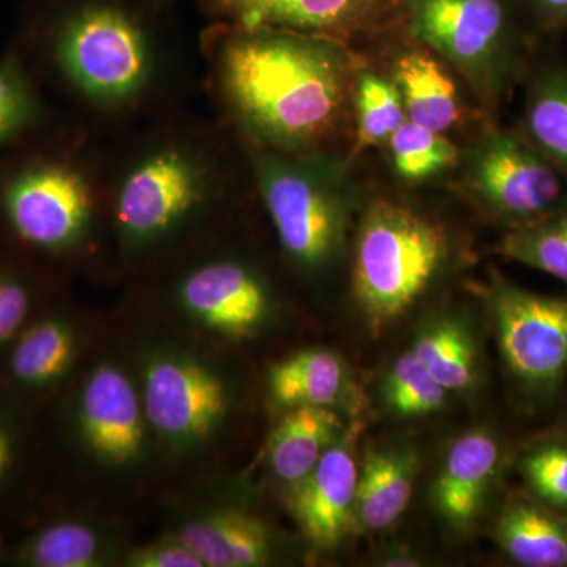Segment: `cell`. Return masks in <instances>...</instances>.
Returning <instances> with one entry per match:
<instances>
[{
  "instance_id": "1",
  "label": "cell",
  "mask_w": 567,
  "mask_h": 567,
  "mask_svg": "<svg viewBox=\"0 0 567 567\" xmlns=\"http://www.w3.org/2000/svg\"><path fill=\"white\" fill-rule=\"evenodd\" d=\"M249 175L244 145L218 118L175 106L106 147V227L126 267L203 238Z\"/></svg>"
},
{
  "instance_id": "20",
  "label": "cell",
  "mask_w": 567,
  "mask_h": 567,
  "mask_svg": "<svg viewBox=\"0 0 567 567\" xmlns=\"http://www.w3.org/2000/svg\"><path fill=\"white\" fill-rule=\"evenodd\" d=\"M520 132L567 175V66H547L529 82Z\"/></svg>"
},
{
  "instance_id": "33",
  "label": "cell",
  "mask_w": 567,
  "mask_h": 567,
  "mask_svg": "<svg viewBox=\"0 0 567 567\" xmlns=\"http://www.w3.org/2000/svg\"><path fill=\"white\" fill-rule=\"evenodd\" d=\"M31 308V292L22 279L0 274V344L20 330Z\"/></svg>"
},
{
  "instance_id": "2",
  "label": "cell",
  "mask_w": 567,
  "mask_h": 567,
  "mask_svg": "<svg viewBox=\"0 0 567 567\" xmlns=\"http://www.w3.org/2000/svg\"><path fill=\"white\" fill-rule=\"evenodd\" d=\"M155 0H32L24 37L52 84L100 136L178 106L181 50Z\"/></svg>"
},
{
  "instance_id": "32",
  "label": "cell",
  "mask_w": 567,
  "mask_h": 567,
  "mask_svg": "<svg viewBox=\"0 0 567 567\" xmlns=\"http://www.w3.org/2000/svg\"><path fill=\"white\" fill-rule=\"evenodd\" d=\"M126 566L132 567H205L203 559L183 544L178 537L158 540L136 548L126 557Z\"/></svg>"
},
{
  "instance_id": "5",
  "label": "cell",
  "mask_w": 567,
  "mask_h": 567,
  "mask_svg": "<svg viewBox=\"0 0 567 567\" xmlns=\"http://www.w3.org/2000/svg\"><path fill=\"white\" fill-rule=\"evenodd\" d=\"M244 145V144H241ZM252 188L287 260L323 275L344 251L354 203L349 163L333 151L289 155L244 145Z\"/></svg>"
},
{
  "instance_id": "36",
  "label": "cell",
  "mask_w": 567,
  "mask_h": 567,
  "mask_svg": "<svg viewBox=\"0 0 567 567\" xmlns=\"http://www.w3.org/2000/svg\"><path fill=\"white\" fill-rule=\"evenodd\" d=\"M159 6L164 7V9H171V6L175 2V0H155Z\"/></svg>"
},
{
  "instance_id": "28",
  "label": "cell",
  "mask_w": 567,
  "mask_h": 567,
  "mask_svg": "<svg viewBox=\"0 0 567 567\" xmlns=\"http://www.w3.org/2000/svg\"><path fill=\"white\" fill-rule=\"evenodd\" d=\"M496 251L567 284V207L540 221L507 230Z\"/></svg>"
},
{
  "instance_id": "29",
  "label": "cell",
  "mask_w": 567,
  "mask_h": 567,
  "mask_svg": "<svg viewBox=\"0 0 567 567\" xmlns=\"http://www.w3.org/2000/svg\"><path fill=\"white\" fill-rule=\"evenodd\" d=\"M412 352L447 391H461L475 382V350L458 324L443 322L417 336Z\"/></svg>"
},
{
  "instance_id": "3",
  "label": "cell",
  "mask_w": 567,
  "mask_h": 567,
  "mask_svg": "<svg viewBox=\"0 0 567 567\" xmlns=\"http://www.w3.org/2000/svg\"><path fill=\"white\" fill-rule=\"evenodd\" d=\"M200 51L213 111L240 144L306 155L344 132L358 76L347 44L210 22Z\"/></svg>"
},
{
  "instance_id": "23",
  "label": "cell",
  "mask_w": 567,
  "mask_h": 567,
  "mask_svg": "<svg viewBox=\"0 0 567 567\" xmlns=\"http://www.w3.org/2000/svg\"><path fill=\"white\" fill-rule=\"evenodd\" d=\"M346 382L341 358L328 350H306L276 364L270 372L271 395L279 405L330 406Z\"/></svg>"
},
{
  "instance_id": "13",
  "label": "cell",
  "mask_w": 567,
  "mask_h": 567,
  "mask_svg": "<svg viewBox=\"0 0 567 567\" xmlns=\"http://www.w3.org/2000/svg\"><path fill=\"white\" fill-rule=\"evenodd\" d=\"M147 423L142 395L130 375L117 364L96 365L78 401L81 439L93 456L114 468L140 464Z\"/></svg>"
},
{
  "instance_id": "12",
  "label": "cell",
  "mask_w": 567,
  "mask_h": 567,
  "mask_svg": "<svg viewBox=\"0 0 567 567\" xmlns=\"http://www.w3.org/2000/svg\"><path fill=\"white\" fill-rule=\"evenodd\" d=\"M491 300L507 368L529 386L557 385L567 371V298L528 292L498 278Z\"/></svg>"
},
{
  "instance_id": "10",
  "label": "cell",
  "mask_w": 567,
  "mask_h": 567,
  "mask_svg": "<svg viewBox=\"0 0 567 567\" xmlns=\"http://www.w3.org/2000/svg\"><path fill=\"white\" fill-rule=\"evenodd\" d=\"M216 24L274 29L344 43L406 29L409 0H197Z\"/></svg>"
},
{
  "instance_id": "14",
  "label": "cell",
  "mask_w": 567,
  "mask_h": 567,
  "mask_svg": "<svg viewBox=\"0 0 567 567\" xmlns=\"http://www.w3.org/2000/svg\"><path fill=\"white\" fill-rule=\"evenodd\" d=\"M358 475L360 470L350 447L334 442L312 472L295 484V517L316 546H334L352 524Z\"/></svg>"
},
{
  "instance_id": "21",
  "label": "cell",
  "mask_w": 567,
  "mask_h": 567,
  "mask_svg": "<svg viewBox=\"0 0 567 567\" xmlns=\"http://www.w3.org/2000/svg\"><path fill=\"white\" fill-rule=\"evenodd\" d=\"M51 126V112L24 58H0V153L18 147Z\"/></svg>"
},
{
  "instance_id": "6",
  "label": "cell",
  "mask_w": 567,
  "mask_h": 567,
  "mask_svg": "<svg viewBox=\"0 0 567 567\" xmlns=\"http://www.w3.org/2000/svg\"><path fill=\"white\" fill-rule=\"evenodd\" d=\"M450 229L404 200L375 199L354 244L353 290L375 334L404 316L453 259Z\"/></svg>"
},
{
  "instance_id": "9",
  "label": "cell",
  "mask_w": 567,
  "mask_h": 567,
  "mask_svg": "<svg viewBox=\"0 0 567 567\" xmlns=\"http://www.w3.org/2000/svg\"><path fill=\"white\" fill-rule=\"evenodd\" d=\"M141 395L155 434L183 453L210 442L233 405L224 377L199 358L182 352L148 358Z\"/></svg>"
},
{
  "instance_id": "11",
  "label": "cell",
  "mask_w": 567,
  "mask_h": 567,
  "mask_svg": "<svg viewBox=\"0 0 567 567\" xmlns=\"http://www.w3.org/2000/svg\"><path fill=\"white\" fill-rule=\"evenodd\" d=\"M167 289L186 316L233 338L259 330L274 309L270 282L238 252L196 254L178 268Z\"/></svg>"
},
{
  "instance_id": "26",
  "label": "cell",
  "mask_w": 567,
  "mask_h": 567,
  "mask_svg": "<svg viewBox=\"0 0 567 567\" xmlns=\"http://www.w3.org/2000/svg\"><path fill=\"white\" fill-rule=\"evenodd\" d=\"M385 147L391 166L401 181L424 183L456 169L462 153L447 134L406 121L390 137Z\"/></svg>"
},
{
  "instance_id": "34",
  "label": "cell",
  "mask_w": 567,
  "mask_h": 567,
  "mask_svg": "<svg viewBox=\"0 0 567 567\" xmlns=\"http://www.w3.org/2000/svg\"><path fill=\"white\" fill-rule=\"evenodd\" d=\"M522 6L543 31L567 28V0H522Z\"/></svg>"
},
{
  "instance_id": "31",
  "label": "cell",
  "mask_w": 567,
  "mask_h": 567,
  "mask_svg": "<svg viewBox=\"0 0 567 567\" xmlns=\"http://www.w3.org/2000/svg\"><path fill=\"white\" fill-rule=\"evenodd\" d=\"M529 486L550 505L567 506V446L548 445L522 462Z\"/></svg>"
},
{
  "instance_id": "25",
  "label": "cell",
  "mask_w": 567,
  "mask_h": 567,
  "mask_svg": "<svg viewBox=\"0 0 567 567\" xmlns=\"http://www.w3.org/2000/svg\"><path fill=\"white\" fill-rule=\"evenodd\" d=\"M106 539L84 522H59L41 529L18 551L21 565L33 567H95L107 559Z\"/></svg>"
},
{
  "instance_id": "24",
  "label": "cell",
  "mask_w": 567,
  "mask_h": 567,
  "mask_svg": "<svg viewBox=\"0 0 567 567\" xmlns=\"http://www.w3.org/2000/svg\"><path fill=\"white\" fill-rule=\"evenodd\" d=\"M78 350L74 328L62 319H47L21 336L11 353V374L24 386L58 382L73 364Z\"/></svg>"
},
{
  "instance_id": "15",
  "label": "cell",
  "mask_w": 567,
  "mask_h": 567,
  "mask_svg": "<svg viewBox=\"0 0 567 567\" xmlns=\"http://www.w3.org/2000/svg\"><path fill=\"white\" fill-rule=\"evenodd\" d=\"M175 537L205 567L264 566L274 555V537L260 518L235 509H213L186 518Z\"/></svg>"
},
{
  "instance_id": "18",
  "label": "cell",
  "mask_w": 567,
  "mask_h": 567,
  "mask_svg": "<svg viewBox=\"0 0 567 567\" xmlns=\"http://www.w3.org/2000/svg\"><path fill=\"white\" fill-rule=\"evenodd\" d=\"M416 458L406 451L369 453L358 475L354 514L364 529L391 527L412 498Z\"/></svg>"
},
{
  "instance_id": "7",
  "label": "cell",
  "mask_w": 567,
  "mask_h": 567,
  "mask_svg": "<svg viewBox=\"0 0 567 567\" xmlns=\"http://www.w3.org/2000/svg\"><path fill=\"white\" fill-rule=\"evenodd\" d=\"M406 31L456 70L491 110L525 66L517 0H409Z\"/></svg>"
},
{
  "instance_id": "16",
  "label": "cell",
  "mask_w": 567,
  "mask_h": 567,
  "mask_svg": "<svg viewBox=\"0 0 567 567\" xmlns=\"http://www.w3.org/2000/svg\"><path fill=\"white\" fill-rule=\"evenodd\" d=\"M498 464V443L487 432H468L451 446L435 483L434 499L453 527L468 528L480 516Z\"/></svg>"
},
{
  "instance_id": "8",
  "label": "cell",
  "mask_w": 567,
  "mask_h": 567,
  "mask_svg": "<svg viewBox=\"0 0 567 567\" xmlns=\"http://www.w3.org/2000/svg\"><path fill=\"white\" fill-rule=\"evenodd\" d=\"M458 166L466 194L509 229L567 207V175L522 132L488 130L462 155Z\"/></svg>"
},
{
  "instance_id": "4",
  "label": "cell",
  "mask_w": 567,
  "mask_h": 567,
  "mask_svg": "<svg viewBox=\"0 0 567 567\" xmlns=\"http://www.w3.org/2000/svg\"><path fill=\"white\" fill-rule=\"evenodd\" d=\"M106 147L76 122L3 166L0 216L18 241L54 257L91 248L106 226Z\"/></svg>"
},
{
  "instance_id": "27",
  "label": "cell",
  "mask_w": 567,
  "mask_h": 567,
  "mask_svg": "<svg viewBox=\"0 0 567 567\" xmlns=\"http://www.w3.org/2000/svg\"><path fill=\"white\" fill-rule=\"evenodd\" d=\"M357 148L385 147L402 123L409 121L401 93L393 80L374 71H360L354 84Z\"/></svg>"
},
{
  "instance_id": "17",
  "label": "cell",
  "mask_w": 567,
  "mask_h": 567,
  "mask_svg": "<svg viewBox=\"0 0 567 567\" xmlns=\"http://www.w3.org/2000/svg\"><path fill=\"white\" fill-rule=\"evenodd\" d=\"M391 80L401 93L410 122L445 134L461 123L462 100L456 81L446 63L423 44L417 43L394 59Z\"/></svg>"
},
{
  "instance_id": "35",
  "label": "cell",
  "mask_w": 567,
  "mask_h": 567,
  "mask_svg": "<svg viewBox=\"0 0 567 567\" xmlns=\"http://www.w3.org/2000/svg\"><path fill=\"white\" fill-rule=\"evenodd\" d=\"M13 436L2 415H0V481L9 473L11 462H13Z\"/></svg>"
},
{
  "instance_id": "22",
  "label": "cell",
  "mask_w": 567,
  "mask_h": 567,
  "mask_svg": "<svg viewBox=\"0 0 567 567\" xmlns=\"http://www.w3.org/2000/svg\"><path fill=\"white\" fill-rule=\"evenodd\" d=\"M496 539L518 565L567 566V525L539 507L511 506L496 525Z\"/></svg>"
},
{
  "instance_id": "30",
  "label": "cell",
  "mask_w": 567,
  "mask_h": 567,
  "mask_svg": "<svg viewBox=\"0 0 567 567\" xmlns=\"http://www.w3.org/2000/svg\"><path fill=\"white\" fill-rule=\"evenodd\" d=\"M446 394V388L412 350L395 361L386 380L388 402L404 416L436 412L445 404Z\"/></svg>"
},
{
  "instance_id": "19",
  "label": "cell",
  "mask_w": 567,
  "mask_h": 567,
  "mask_svg": "<svg viewBox=\"0 0 567 567\" xmlns=\"http://www.w3.org/2000/svg\"><path fill=\"white\" fill-rule=\"evenodd\" d=\"M341 429L330 406H295L276 427L270 443V465L279 480L300 483L336 442Z\"/></svg>"
}]
</instances>
